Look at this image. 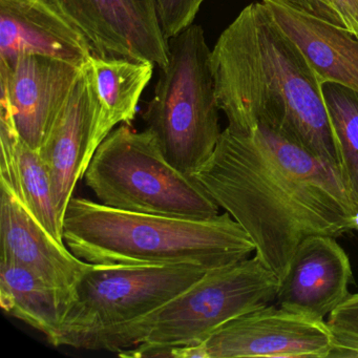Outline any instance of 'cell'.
I'll return each mask as SVG.
<instances>
[{
	"label": "cell",
	"mask_w": 358,
	"mask_h": 358,
	"mask_svg": "<svg viewBox=\"0 0 358 358\" xmlns=\"http://www.w3.org/2000/svg\"><path fill=\"white\" fill-rule=\"evenodd\" d=\"M0 305L6 313L43 332L51 343L59 332L69 301L31 270L0 261Z\"/></svg>",
	"instance_id": "2e32d148"
},
{
	"label": "cell",
	"mask_w": 358,
	"mask_h": 358,
	"mask_svg": "<svg viewBox=\"0 0 358 358\" xmlns=\"http://www.w3.org/2000/svg\"><path fill=\"white\" fill-rule=\"evenodd\" d=\"M192 177L240 224L255 257L280 278L310 236L356 229L358 208L336 167L267 125L224 129Z\"/></svg>",
	"instance_id": "6da1fadb"
},
{
	"label": "cell",
	"mask_w": 358,
	"mask_h": 358,
	"mask_svg": "<svg viewBox=\"0 0 358 358\" xmlns=\"http://www.w3.org/2000/svg\"><path fill=\"white\" fill-rule=\"evenodd\" d=\"M352 280L349 257L336 238L310 236L280 280L276 305L324 320L349 296Z\"/></svg>",
	"instance_id": "5bb4252c"
},
{
	"label": "cell",
	"mask_w": 358,
	"mask_h": 358,
	"mask_svg": "<svg viewBox=\"0 0 358 358\" xmlns=\"http://www.w3.org/2000/svg\"><path fill=\"white\" fill-rule=\"evenodd\" d=\"M64 240L94 265H190L215 269L247 259L255 246L226 213L194 220L135 213L85 198L69 203Z\"/></svg>",
	"instance_id": "3957f363"
},
{
	"label": "cell",
	"mask_w": 358,
	"mask_h": 358,
	"mask_svg": "<svg viewBox=\"0 0 358 358\" xmlns=\"http://www.w3.org/2000/svg\"><path fill=\"white\" fill-rule=\"evenodd\" d=\"M10 146V163L5 167L15 175L14 196L26 205L39 223L60 242L64 240V220L58 213L49 171L38 152L16 136Z\"/></svg>",
	"instance_id": "ac0fdd59"
},
{
	"label": "cell",
	"mask_w": 358,
	"mask_h": 358,
	"mask_svg": "<svg viewBox=\"0 0 358 358\" xmlns=\"http://www.w3.org/2000/svg\"><path fill=\"white\" fill-rule=\"evenodd\" d=\"M83 31L95 55L169 64L154 0H50Z\"/></svg>",
	"instance_id": "30bf717a"
},
{
	"label": "cell",
	"mask_w": 358,
	"mask_h": 358,
	"mask_svg": "<svg viewBox=\"0 0 358 358\" xmlns=\"http://www.w3.org/2000/svg\"><path fill=\"white\" fill-rule=\"evenodd\" d=\"M278 274L259 257L208 270L145 317L102 338L95 350L121 357H171L177 348L204 343L226 322L275 301Z\"/></svg>",
	"instance_id": "277c9868"
},
{
	"label": "cell",
	"mask_w": 358,
	"mask_h": 358,
	"mask_svg": "<svg viewBox=\"0 0 358 358\" xmlns=\"http://www.w3.org/2000/svg\"><path fill=\"white\" fill-rule=\"evenodd\" d=\"M332 331L333 345L329 358H358V335Z\"/></svg>",
	"instance_id": "603a6c76"
},
{
	"label": "cell",
	"mask_w": 358,
	"mask_h": 358,
	"mask_svg": "<svg viewBox=\"0 0 358 358\" xmlns=\"http://www.w3.org/2000/svg\"><path fill=\"white\" fill-rule=\"evenodd\" d=\"M208 270L190 265L91 264L75 287L51 345L95 350L102 338L162 307Z\"/></svg>",
	"instance_id": "52a82bcc"
},
{
	"label": "cell",
	"mask_w": 358,
	"mask_h": 358,
	"mask_svg": "<svg viewBox=\"0 0 358 358\" xmlns=\"http://www.w3.org/2000/svg\"><path fill=\"white\" fill-rule=\"evenodd\" d=\"M85 66L43 56L0 62L1 110L11 115L20 139L36 152Z\"/></svg>",
	"instance_id": "8fae6325"
},
{
	"label": "cell",
	"mask_w": 358,
	"mask_h": 358,
	"mask_svg": "<svg viewBox=\"0 0 358 358\" xmlns=\"http://www.w3.org/2000/svg\"><path fill=\"white\" fill-rule=\"evenodd\" d=\"M114 127L100 101L89 62L39 150L62 220L77 183Z\"/></svg>",
	"instance_id": "9c48e42d"
},
{
	"label": "cell",
	"mask_w": 358,
	"mask_h": 358,
	"mask_svg": "<svg viewBox=\"0 0 358 358\" xmlns=\"http://www.w3.org/2000/svg\"><path fill=\"white\" fill-rule=\"evenodd\" d=\"M333 330L358 335V293L350 294L327 320Z\"/></svg>",
	"instance_id": "7402d4cb"
},
{
	"label": "cell",
	"mask_w": 358,
	"mask_h": 358,
	"mask_svg": "<svg viewBox=\"0 0 358 358\" xmlns=\"http://www.w3.org/2000/svg\"><path fill=\"white\" fill-rule=\"evenodd\" d=\"M210 60L228 129L267 125L339 171L322 85L263 3L241 11L220 35Z\"/></svg>",
	"instance_id": "7a4b0ae2"
},
{
	"label": "cell",
	"mask_w": 358,
	"mask_h": 358,
	"mask_svg": "<svg viewBox=\"0 0 358 358\" xmlns=\"http://www.w3.org/2000/svg\"><path fill=\"white\" fill-rule=\"evenodd\" d=\"M210 57L198 24L169 39V64L142 115L165 158L187 176L207 162L223 133Z\"/></svg>",
	"instance_id": "5b68a950"
},
{
	"label": "cell",
	"mask_w": 358,
	"mask_h": 358,
	"mask_svg": "<svg viewBox=\"0 0 358 358\" xmlns=\"http://www.w3.org/2000/svg\"><path fill=\"white\" fill-rule=\"evenodd\" d=\"M338 155L339 173L358 208V92L343 85H322Z\"/></svg>",
	"instance_id": "d6986e66"
},
{
	"label": "cell",
	"mask_w": 358,
	"mask_h": 358,
	"mask_svg": "<svg viewBox=\"0 0 358 358\" xmlns=\"http://www.w3.org/2000/svg\"><path fill=\"white\" fill-rule=\"evenodd\" d=\"M90 66L100 101L112 124L116 127L123 123L131 127L140 98L152 79L156 64L94 54Z\"/></svg>",
	"instance_id": "e0dca14e"
},
{
	"label": "cell",
	"mask_w": 358,
	"mask_h": 358,
	"mask_svg": "<svg viewBox=\"0 0 358 358\" xmlns=\"http://www.w3.org/2000/svg\"><path fill=\"white\" fill-rule=\"evenodd\" d=\"M276 24L297 45L320 85L358 92V36L314 17L287 0H262Z\"/></svg>",
	"instance_id": "9a60e30c"
},
{
	"label": "cell",
	"mask_w": 358,
	"mask_h": 358,
	"mask_svg": "<svg viewBox=\"0 0 358 358\" xmlns=\"http://www.w3.org/2000/svg\"><path fill=\"white\" fill-rule=\"evenodd\" d=\"M0 261L34 272L57 289L70 305L77 282L91 264L77 257L64 242L56 240L26 205L3 187L0 198Z\"/></svg>",
	"instance_id": "4fadbf2b"
},
{
	"label": "cell",
	"mask_w": 358,
	"mask_h": 358,
	"mask_svg": "<svg viewBox=\"0 0 358 358\" xmlns=\"http://www.w3.org/2000/svg\"><path fill=\"white\" fill-rule=\"evenodd\" d=\"M101 204L122 210L211 219L220 206L192 176L165 158L154 134L123 124L103 140L83 176Z\"/></svg>",
	"instance_id": "8992f818"
},
{
	"label": "cell",
	"mask_w": 358,
	"mask_h": 358,
	"mask_svg": "<svg viewBox=\"0 0 358 358\" xmlns=\"http://www.w3.org/2000/svg\"><path fill=\"white\" fill-rule=\"evenodd\" d=\"M301 11L358 36V0H287Z\"/></svg>",
	"instance_id": "ffe728a7"
},
{
	"label": "cell",
	"mask_w": 358,
	"mask_h": 358,
	"mask_svg": "<svg viewBox=\"0 0 358 358\" xmlns=\"http://www.w3.org/2000/svg\"><path fill=\"white\" fill-rule=\"evenodd\" d=\"M333 331L324 320L282 306L243 314L204 343L173 350V358H329Z\"/></svg>",
	"instance_id": "ba28073f"
},
{
	"label": "cell",
	"mask_w": 358,
	"mask_h": 358,
	"mask_svg": "<svg viewBox=\"0 0 358 358\" xmlns=\"http://www.w3.org/2000/svg\"><path fill=\"white\" fill-rule=\"evenodd\" d=\"M94 50L50 0H0V62L43 56L85 66Z\"/></svg>",
	"instance_id": "7c38bea8"
},
{
	"label": "cell",
	"mask_w": 358,
	"mask_h": 358,
	"mask_svg": "<svg viewBox=\"0 0 358 358\" xmlns=\"http://www.w3.org/2000/svg\"><path fill=\"white\" fill-rule=\"evenodd\" d=\"M205 0H154L161 32L167 41L194 24Z\"/></svg>",
	"instance_id": "44dd1931"
}]
</instances>
